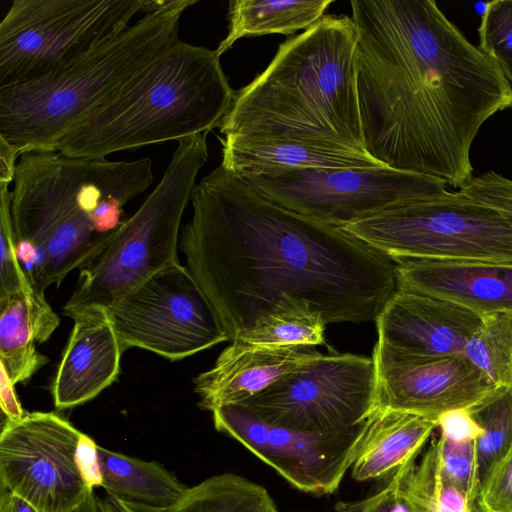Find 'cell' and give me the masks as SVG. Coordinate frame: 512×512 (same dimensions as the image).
<instances>
[{
	"label": "cell",
	"instance_id": "cell-34",
	"mask_svg": "<svg viewBox=\"0 0 512 512\" xmlns=\"http://www.w3.org/2000/svg\"><path fill=\"white\" fill-rule=\"evenodd\" d=\"M459 191L496 210L512 227V180L488 171L473 177Z\"/></svg>",
	"mask_w": 512,
	"mask_h": 512
},
{
	"label": "cell",
	"instance_id": "cell-24",
	"mask_svg": "<svg viewBox=\"0 0 512 512\" xmlns=\"http://www.w3.org/2000/svg\"><path fill=\"white\" fill-rule=\"evenodd\" d=\"M332 3L333 0H231L228 33L215 50L221 56L243 37L307 30L324 17Z\"/></svg>",
	"mask_w": 512,
	"mask_h": 512
},
{
	"label": "cell",
	"instance_id": "cell-7",
	"mask_svg": "<svg viewBox=\"0 0 512 512\" xmlns=\"http://www.w3.org/2000/svg\"><path fill=\"white\" fill-rule=\"evenodd\" d=\"M207 134L178 141L154 190L81 267L64 313L107 308L154 273L179 262L181 221L197 174L208 160Z\"/></svg>",
	"mask_w": 512,
	"mask_h": 512
},
{
	"label": "cell",
	"instance_id": "cell-12",
	"mask_svg": "<svg viewBox=\"0 0 512 512\" xmlns=\"http://www.w3.org/2000/svg\"><path fill=\"white\" fill-rule=\"evenodd\" d=\"M106 309L123 352L138 347L175 361L229 341L207 298L179 262Z\"/></svg>",
	"mask_w": 512,
	"mask_h": 512
},
{
	"label": "cell",
	"instance_id": "cell-43",
	"mask_svg": "<svg viewBox=\"0 0 512 512\" xmlns=\"http://www.w3.org/2000/svg\"><path fill=\"white\" fill-rule=\"evenodd\" d=\"M70 512H102L100 498H98L94 492H91L80 506Z\"/></svg>",
	"mask_w": 512,
	"mask_h": 512
},
{
	"label": "cell",
	"instance_id": "cell-17",
	"mask_svg": "<svg viewBox=\"0 0 512 512\" xmlns=\"http://www.w3.org/2000/svg\"><path fill=\"white\" fill-rule=\"evenodd\" d=\"M74 321L52 383L57 409L81 405L110 386L120 372L123 353L108 311L89 307L65 313Z\"/></svg>",
	"mask_w": 512,
	"mask_h": 512
},
{
	"label": "cell",
	"instance_id": "cell-25",
	"mask_svg": "<svg viewBox=\"0 0 512 512\" xmlns=\"http://www.w3.org/2000/svg\"><path fill=\"white\" fill-rule=\"evenodd\" d=\"M326 325L310 303L286 296L237 339L262 346L315 347L326 344Z\"/></svg>",
	"mask_w": 512,
	"mask_h": 512
},
{
	"label": "cell",
	"instance_id": "cell-29",
	"mask_svg": "<svg viewBox=\"0 0 512 512\" xmlns=\"http://www.w3.org/2000/svg\"><path fill=\"white\" fill-rule=\"evenodd\" d=\"M437 444L439 477L474 504L480 491L476 441L455 442L438 435Z\"/></svg>",
	"mask_w": 512,
	"mask_h": 512
},
{
	"label": "cell",
	"instance_id": "cell-10",
	"mask_svg": "<svg viewBox=\"0 0 512 512\" xmlns=\"http://www.w3.org/2000/svg\"><path fill=\"white\" fill-rule=\"evenodd\" d=\"M242 179L273 202L339 228L447 191L442 180L388 166L311 168Z\"/></svg>",
	"mask_w": 512,
	"mask_h": 512
},
{
	"label": "cell",
	"instance_id": "cell-19",
	"mask_svg": "<svg viewBox=\"0 0 512 512\" xmlns=\"http://www.w3.org/2000/svg\"><path fill=\"white\" fill-rule=\"evenodd\" d=\"M397 288L457 303L480 315L512 312V263L395 258Z\"/></svg>",
	"mask_w": 512,
	"mask_h": 512
},
{
	"label": "cell",
	"instance_id": "cell-28",
	"mask_svg": "<svg viewBox=\"0 0 512 512\" xmlns=\"http://www.w3.org/2000/svg\"><path fill=\"white\" fill-rule=\"evenodd\" d=\"M470 410L484 431L476 441L481 487L491 469L512 445V387L498 388Z\"/></svg>",
	"mask_w": 512,
	"mask_h": 512
},
{
	"label": "cell",
	"instance_id": "cell-37",
	"mask_svg": "<svg viewBox=\"0 0 512 512\" xmlns=\"http://www.w3.org/2000/svg\"><path fill=\"white\" fill-rule=\"evenodd\" d=\"M97 447L98 444L92 438L82 434L77 448V462L91 490L101 486L102 482Z\"/></svg>",
	"mask_w": 512,
	"mask_h": 512
},
{
	"label": "cell",
	"instance_id": "cell-14",
	"mask_svg": "<svg viewBox=\"0 0 512 512\" xmlns=\"http://www.w3.org/2000/svg\"><path fill=\"white\" fill-rule=\"evenodd\" d=\"M215 428L241 443L296 489L313 494L335 492L351 468L367 420L353 427L302 432L262 420L242 404L212 411Z\"/></svg>",
	"mask_w": 512,
	"mask_h": 512
},
{
	"label": "cell",
	"instance_id": "cell-35",
	"mask_svg": "<svg viewBox=\"0 0 512 512\" xmlns=\"http://www.w3.org/2000/svg\"><path fill=\"white\" fill-rule=\"evenodd\" d=\"M476 503L489 512H512V445L481 485Z\"/></svg>",
	"mask_w": 512,
	"mask_h": 512
},
{
	"label": "cell",
	"instance_id": "cell-23",
	"mask_svg": "<svg viewBox=\"0 0 512 512\" xmlns=\"http://www.w3.org/2000/svg\"><path fill=\"white\" fill-rule=\"evenodd\" d=\"M101 487L120 499L170 508L187 488L161 464L97 447Z\"/></svg>",
	"mask_w": 512,
	"mask_h": 512
},
{
	"label": "cell",
	"instance_id": "cell-26",
	"mask_svg": "<svg viewBox=\"0 0 512 512\" xmlns=\"http://www.w3.org/2000/svg\"><path fill=\"white\" fill-rule=\"evenodd\" d=\"M168 512H280L261 485L233 473H223L187 488Z\"/></svg>",
	"mask_w": 512,
	"mask_h": 512
},
{
	"label": "cell",
	"instance_id": "cell-39",
	"mask_svg": "<svg viewBox=\"0 0 512 512\" xmlns=\"http://www.w3.org/2000/svg\"><path fill=\"white\" fill-rule=\"evenodd\" d=\"M0 404L2 412L7 420H19L24 415L20 402L17 398L14 385L11 383L5 370L1 367Z\"/></svg>",
	"mask_w": 512,
	"mask_h": 512
},
{
	"label": "cell",
	"instance_id": "cell-8",
	"mask_svg": "<svg viewBox=\"0 0 512 512\" xmlns=\"http://www.w3.org/2000/svg\"><path fill=\"white\" fill-rule=\"evenodd\" d=\"M342 229L392 259L512 263V227L460 191L402 204Z\"/></svg>",
	"mask_w": 512,
	"mask_h": 512
},
{
	"label": "cell",
	"instance_id": "cell-36",
	"mask_svg": "<svg viewBox=\"0 0 512 512\" xmlns=\"http://www.w3.org/2000/svg\"><path fill=\"white\" fill-rule=\"evenodd\" d=\"M439 435L455 442L477 441L483 428L470 409L460 408L444 412L437 418Z\"/></svg>",
	"mask_w": 512,
	"mask_h": 512
},
{
	"label": "cell",
	"instance_id": "cell-15",
	"mask_svg": "<svg viewBox=\"0 0 512 512\" xmlns=\"http://www.w3.org/2000/svg\"><path fill=\"white\" fill-rule=\"evenodd\" d=\"M375 409L420 414L437 421L446 411L472 409L498 388L463 355L416 357L375 344Z\"/></svg>",
	"mask_w": 512,
	"mask_h": 512
},
{
	"label": "cell",
	"instance_id": "cell-38",
	"mask_svg": "<svg viewBox=\"0 0 512 512\" xmlns=\"http://www.w3.org/2000/svg\"><path fill=\"white\" fill-rule=\"evenodd\" d=\"M436 500L439 512H473L474 504L453 485L443 481L437 472Z\"/></svg>",
	"mask_w": 512,
	"mask_h": 512
},
{
	"label": "cell",
	"instance_id": "cell-22",
	"mask_svg": "<svg viewBox=\"0 0 512 512\" xmlns=\"http://www.w3.org/2000/svg\"><path fill=\"white\" fill-rule=\"evenodd\" d=\"M435 419L401 410L375 409L367 419L352 477L369 481L394 474L417 456L437 430Z\"/></svg>",
	"mask_w": 512,
	"mask_h": 512
},
{
	"label": "cell",
	"instance_id": "cell-44",
	"mask_svg": "<svg viewBox=\"0 0 512 512\" xmlns=\"http://www.w3.org/2000/svg\"><path fill=\"white\" fill-rule=\"evenodd\" d=\"M473 512H489L483 508H481L476 502L473 506Z\"/></svg>",
	"mask_w": 512,
	"mask_h": 512
},
{
	"label": "cell",
	"instance_id": "cell-31",
	"mask_svg": "<svg viewBox=\"0 0 512 512\" xmlns=\"http://www.w3.org/2000/svg\"><path fill=\"white\" fill-rule=\"evenodd\" d=\"M16 245L11 191L0 185V298L33 286L19 261Z\"/></svg>",
	"mask_w": 512,
	"mask_h": 512
},
{
	"label": "cell",
	"instance_id": "cell-20",
	"mask_svg": "<svg viewBox=\"0 0 512 512\" xmlns=\"http://www.w3.org/2000/svg\"><path fill=\"white\" fill-rule=\"evenodd\" d=\"M222 165L245 178L311 168H368L385 166L368 153L279 137L225 136Z\"/></svg>",
	"mask_w": 512,
	"mask_h": 512
},
{
	"label": "cell",
	"instance_id": "cell-40",
	"mask_svg": "<svg viewBox=\"0 0 512 512\" xmlns=\"http://www.w3.org/2000/svg\"><path fill=\"white\" fill-rule=\"evenodd\" d=\"M19 150L0 136V185L9 186L14 180Z\"/></svg>",
	"mask_w": 512,
	"mask_h": 512
},
{
	"label": "cell",
	"instance_id": "cell-2",
	"mask_svg": "<svg viewBox=\"0 0 512 512\" xmlns=\"http://www.w3.org/2000/svg\"><path fill=\"white\" fill-rule=\"evenodd\" d=\"M366 151L385 166L459 189L482 124L512 106L498 63L433 0H352Z\"/></svg>",
	"mask_w": 512,
	"mask_h": 512
},
{
	"label": "cell",
	"instance_id": "cell-1",
	"mask_svg": "<svg viewBox=\"0 0 512 512\" xmlns=\"http://www.w3.org/2000/svg\"><path fill=\"white\" fill-rule=\"evenodd\" d=\"M186 267L229 341L286 296L326 324L375 321L397 289L395 262L342 228L262 195L222 165L192 195Z\"/></svg>",
	"mask_w": 512,
	"mask_h": 512
},
{
	"label": "cell",
	"instance_id": "cell-9",
	"mask_svg": "<svg viewBox=\"0 0 512 512\" xmlns=\"http://www.w3.org/2000/svg\"><path fill=\"white\" fill-rule=\"evenodd\" d=\"M157 0H14L0 23V88L49 74L116 35Z\"/></svg>",
	"mask_w": 512,
	"mask_h": 512
},
{
	"label": "cell",
	"instance_id": "cell-33",
	"mask_svg": "<svg viewBox=\"0 0 512 512\" xmlns=\"http://www.w3.org/2000/svg\"><path fill=\"white\" fill-rule=\"evenodd\" d=\"M416 464L413 459L401 466L386 486L377 493L358 501L338 502V512H412L406 491L409 472Z\"/></svg>",
	"mask_w": 512,
	"mask_h": 512
},
{
	"label": "cell",
	"instance_id": "cell-13",
	"mask_svg": "<svg viewBox=\"0 0 512 512\" xmlns=\"http://www.w3.org/2000/svg\"><path fill=\"white\" fill-rule=\"evenodd\" d=\"M83 432L54 412L7 420L0 434V480L39 512H70L93 490L77 462Z\"/></svg>",
	"mask_w": 512,
	"mask_h": 512
},
{
	"label": "cell",
	"instance_id": "cell-42",
	"mask_svg": "<svg viewBox=\"0 0 512 512\" xmlns=\"http://www.w3.org/2000/svg\"><path fill=\"white\" fill-rule=\"evenodd\" d=\"M0 512H39L31 504L19 496L2 489Z\"/></svg>",
	"mask_w": 512,
	"mask_h": 512
},
{
	"label": "cell",
	"instance_id": "cell-27",
	"mask_svg": "<svg viewBox=\"0 0 512 512\" xmlns=\"http://www.w3.org/2000/svg\"><path fill=\"white\" fill-rule=\"evenodd\" d=\"M462 355L495 387H512V312L483 314Z\"/></svg>",
	"mask_w": 512,
	"mask_h": 512
},
{
	"label": "cell",
	"instance_id": "cell-41",
	"mask_svg": "<svg viewBox=\"0 0 512 512\" xmlns=\"http://www.w3.org/2000/svg\"><path fill=\"white\" fill-rule=\"evenodd\" d=\"M100 506L102 512H168V508L127 501L110 494L105 499H100Z\"/></svg>",
	"mask_w": 512,
	"mask_h": 512
},
{
	"label": "cell",
	"instance_id": "cell-21",
	"mask_svg": "<svg viewBox=\"0 0 512 512\" xmlns=\"http://www.w3.org/2000/svg\"><path fill=\"white\" fill-rule=\"evenodd\" d=\"M58 325L44 292L34 286L0 298V365L14 386L48 362L35 343L47 341Z\"/></svg>",
	"mask_w": 512,
	"mask_h": 512
},
{
	"label": "cell",
	"instance_id": "cell-4",
	"mask_svg": "<svg viewBox=\"0 0 512 512\" xmlns=\"http://www.w3.org/2000/svg\"><path fill=\"white\" fill-rule=\"evenodd\" d=\"M358 67L354 21L346 15H326L280 44L267 68L236 91L220 132L289 138L368 153Z\"/></svg>",
	"mask_w": 512,
	"mask_h": 512
},
{
	"label": "cell",
	"instance_id": "cell-6",
	"mask_svg": "<svg viewBox=\"0 0 512 512\" xmlns=\"http://www.w3.org/2000/svg\"><path fill=\"white\" fill-rule=\"evenodd\" d=\"M235 94L216 50L178 39L106 108L63 136L54 150L105 158L209 132L219 128Z\"/></svg>",
	"mask_w": 512,
	"mask_h": 512
},
{
	"label": "cell",
	"instance_id": "cell-5",
	"mask_svg": "<svg viewBox=\"0 0 512 512\" xmlns=\"http://www.w3.org/2000/svg\"><path fill=\"white\" fill-rule=\"evenodd\" d=\"M197 0H157L143 16L67 65L0 88V136L20 155L54 150L66 134L111 102L178 40L183 13Z\"/></svg>",
	"mask_w": 512,
	"mask_h": 512
},
{
	"label": "cell",
	"instance_id": "cell-3",
	"mask_svg": "<svg viewBox=\"0 0 512 512\" xmlns=\"http://www.w3.org/2000/svg\"><path fill=\"white\" fill-rule=\"evenodd\" d=\"M153 181L152 160L20 155L11 191L19 261L38 290L81 268L126 219L124 206Z\"/></svg>",
	"mask_w": 512,
	"mask_h": 512
},
{
	"label": "cell",
	"instance_id": "cell-16",
	"mask_svg": "<svg viewBox=\"0 0 512 512\" xmlns=\"http://www.w3.org/2000/svg\"><path fill=\"white\" fill-rule=\"evenodd\" d=\"M481 317L452 301L397 288L375 320L376 344L416 357L462 355Z\"/></svg>",
	"mask_w": 512,
	"mask_h": 512
},
{
	"label": "cell",
	"instance_id": "cell-18",
	"mask_svg": "<svg viewBox=\"0 0 512 512\" xmlns=\"http://www.w3.org/2000/svg\"><path fill=\"white\" fill-rule=\"evenodd\" d=\"M322 353L313 346H262L234 340L194 379L199 406L211 412L241 404Z\"/></svg>",
	"mask_w": 512,
	"mask_h": 512
},
{
	"label": "cell",
	"instance_id": "cell-11",
	"mask_svg": "<svg viewBox=\"0 0 512 512\" xmlns=\"http://www.w3.org/2000/svg\"><path fill=\"white\" fill-rule=\"evenodd\" d=\"M272 425L325 432L361 424L375 410L373 357L321 354L241 403Z\"/></svg>",
	"mask_w": 512,
	"mask_h": 512
},
{
	"label": "cell",
	"instance_id": "cell-32",
	"mask_svg": "<svg viewBox=\"0 0 512 512\" xmlns=\"http://www.w3.org/2000/svg\"><path fill=\"white\" fill-rule=\"evenodd\" d=\"M438 444L433 438L409 472L406 491L412 512H439L436 500Z\"/></svg>",
	"mask_w": 512,
	"mask_h": 512
},
{
	"label": "cell",
	"instance_id": "cell-30",
	"mask_svg": "<svg viewBox=\"0 0 512 512\" xmlns=\"http://www.w3.org/2000/svg\"><path fill=\"white\" fill-rule=\"evenodd\" d=\"M478 33V48L498 63L512 85V0L489 2Z\"/></svg>",
	"mask_w": 512,
	"mask_h": 512
}]
</instances>
